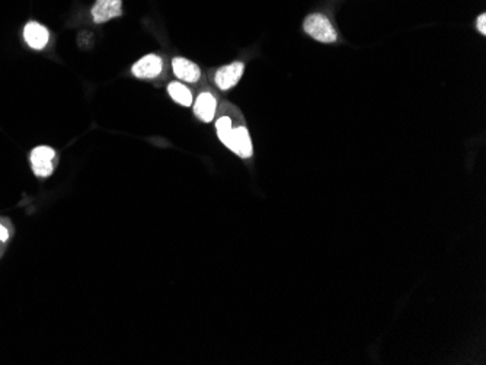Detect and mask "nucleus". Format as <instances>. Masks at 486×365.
<instances>
[{
    "mask_svg": "<svg viewBox=\"0 0 486 365\" xmlns=\"http://www.w3.org/2000/svg\"><path fill=\"white\" fill-rule=\"evenodd\" d=\"M305 31L321 43H333L336 41L338 34L333 29L329 19L325 15L314 13L310 15L305 21Z\"/></svg>",
    "mask_w": 486,
    "mask_h": 365,
    "instance_id": "1",
    "label": "nucleus"
},
{
    "mask_svg": "<svg viewBox=\"0 0 486 365\" xmlns=\"http://www.w3.org/2000/svg\"><path fill=\"white\" fill-rule=\"evenodd\" d=\"M56 152L49 146L35 147L31 153V166L37 176L47 178L54 171Z\"/></svg>",
    "mask_w": 486,
    "mask_h": 365,
    "instance_id": "2",
    "label": "nucleus"
},
{
    "mask_svg": "<svg viewBox=\"0 0 486 365\" xmlns=\"http://www.w3.org/2000/svg\"><path fill=\"white\" fill-rule=\"evenodd\" d=\"M162 58L155 54L144 55L132 67V72L139 79H155L162 73Z\"/></svg>",
    "mask_w": 486,
    "mask_h": 365,
    "instance_id": "3",
    "label": "nucleus"
},
{
    "mask_svg": "<svg viewBox=\"0 0 486 365\" xmlns=\"http://www.w3.org/2000/svg\"><path fill=\"white\" fill-rule=\"evenodd\" d=\"M122 13L121 0H96L92 8V18L96 24H103L111 21L113 18H118Z\"/></svg>",
    "mask_w": 486,
    "mask_h": 365,
    "instance_id": "4",
    "label": "nucleus"
},
{
    "mask_svg": "<svg viewBox=\"0 0 486 365\" xmlns=\"http://www.w3.org/2000/svg\"><path fill=\"white\" fill-rule=\"evenodd\" d=\"M243 70H245V66L241 62L231 63L229 66L219 69L216 73V85L222 91H227L230 88H234L241 80Z\"/></svg>",
    "mask_w": 486,
    "mask_h": 365,
    "instance_id": "5",
    "label": "nucleus"
},
{
    "mask_svg": "<svg viewBox=\"0 0 486 365\" xmlns=\"http://www.w3.org/2000/svg\"><path fill=\"white\" fill-rule=\"evenodd\" d=\"M24 38L31 48L42 50L50 41V32L38 22H30L24 29Z\"/></svg>",
    "mask_w": 486,
    "mask_h": 365,
    "instance_id": "6",
    "label": "nucleus"
},
{
    "mask_svg": "<svg viewBox=\"0 0 486 365\" xmlns=\"http://www.w3.org/2000/svg\"><path fill=\"white\" fill-rule=\"evenodd\" d=\"M172 69H174V73L181 80H184V82H188V84H196L201 77L200 67L197 65H194L193 62H189V60H186V58H181V57L174 58Z\"/></svg>",
    "mask_w": 486,
    "mask_h": 365,
    "instance_id": "7",
    "label": "nucleus"
},
{
    "mask_svg": "<svg viewBox=\"0 0 486 365\" xmlns=\"http://www.w3.org/2000/svg\"><path fill=\"white\" fill-rule=\"evenodd\" d=\"M216 108H217V104H216L215 96L211 93L204 92L196 100L194 112L201 121H204V123H210V121L216 115Z\"/></svg>",
    "mask_w": 486,
    "mask_h": 365,
    "instance_id": "8",
    "label": "nucleus"
},
{
    "mask_svg": "<svg viewBox=\"0 0 486 365\" xmlns=\"http://www.w3.org/2000/svg\"><path fill=\"white\" fill-rule=\"evenodd\" d=\"M230 150L235 152L238 156L248 159L252 156V143L249 133L245 127H238L234 130V137H231Z\"/></svg>",
    "mask_w": 486,
    "mask_h": 365,
    "instance_id": "9",
    "label": "nucleus"
},
{
    "mask_svg": "<svg viewBox=\"0 0 486 365\" xmlns=\"http://www.w3.org/2000/svg\"><path fill=\"white\" fill-rule=\"evenodd\" d=\"M167 92L171 95V98L182 107H191L193 104V93L186 86L182 84L174 82L167 86Z\"/></svg>",
    "mask_w": 486,
    "mask_h": 365,
    "instance_id": "10",
    "label": "nucleus"
},
{
    "mask_svg": "<svg viewBox=\"0 0 486 365\" xmlns=\"http://www.w3.org/2000/svg\"><path fill=\"white\" fill-rule=\"evenodd\" d=\"M216 128H217V135H219V138L222 140V143H223L227 149H230L231 137H234V127H231V121H230V118H227V117L219 118L217 124H216Z\"/></svg>",
    "mask_w": 486,
    "mask_h": 365,
    "instance_id": "11",
    "label": "nucleus"
},
{
    "mask_svg": "<svg viewBox=\"0 0 486 365\" xmlns=\"http://www.w3.org/2000/svg\"><path fill=\"white\" fill-rule=\"evenodd\" d=\"M476 25H478L479 31L485 35V34H486V15H485V13H482V15L478 18Z\"/></svg>",
    "mask_w": 486,
    "mask_h": 365,
    "instance_id": "12",
    "label": "nucleus"
},
{
    "mask_svg": "<svg viewBox=\"0 0 486 365\" xmlns=\"http://www.w3.org/2000/svg\"><path fill=\"white\" fill-rule=\"evenodd\" d=\"M8 237H9V233H8V230L2 226V225H0V240H2V241H6L8 240Z\"/></svg>",
    "mask_w": 486,
    "mask_h": 365,
    "instance_id": "13",
    "label": "nucleus"
}]
</instances>
